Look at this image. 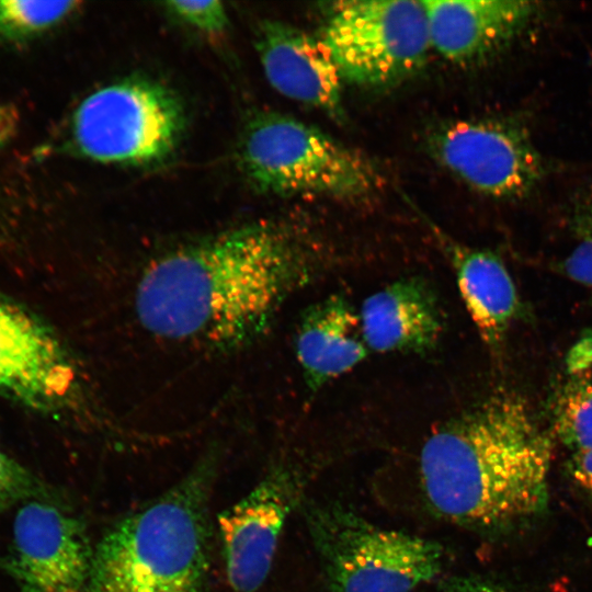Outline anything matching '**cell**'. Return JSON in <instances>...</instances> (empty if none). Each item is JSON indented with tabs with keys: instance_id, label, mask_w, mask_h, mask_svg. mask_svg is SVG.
<instances>
[{
	"instance_id": "603a6c76",
	"label": "cell",
	"mask_w": 592,
	"mask_h": 592,
	"mask_svg": "<svg viewBox=\"0 0 592 592\" xmlns=\"http://www.w3.org/2000/svg\"><path fill=\"white\" fill-rule=\"evenodd\" d=\"M568 469L577 487L592 500V449L573 453Z\"/></svg>"
},
{
	"instance_id": "ac0fdd59",
	"label": "cell",
	"mask_w": 592,
	"mask_h": 592,
	"mask_svg": "<svg viewBox=\"0 0 592 592\" xmlns=\"http://www.w3.org/2000/svg\"><path fill=\"white\" fill-rule=\"evenodd\" d=\"M77 5L76 1L0 0V41L39 35L59 24Z\"/></svg>"
},
{
	"instance_id": "44dd1931",
	"label": "cell",
	"mask_w": 592,
	"mask_h": 592,
	"mask_svg": "<svg viewBox=\"0 0 592 592\" xmlns=\"http://www.w3.org/2000/svg\"><path fill=\"white\" fill-rule=\"evenodd\" d=\"M562 267L569 278L592 291V239H581Z\"/></svg>"
},
{
	"instance_id": "30bf717a",
	"label": "cell",
	"mask_w": 592,
	"mask_h": 592,
	"mask_svg": "<svg viewBox=\"0 0 592 592\" xmlns=\"http://www.w3.org/2000/svg\"><path fill=\"white\" fill-rule=\"evenodd\" d=\"M93 551L78 519L48 497L35 498L18 510L0 568L22 592H82Z\"/></svg>"
},
{
	"instance_id": "cb8c5ba5",
	"label": "cell",
	"mask_w": 592,
	"mask_h": 592,
	"mask_svg": "<svg viewBox=\"0 0 592 592\" xmlns=\"http://www.w3.org/2000/svg\"><path fill=\"white\" fill-rule=\"evenodd\" d=\"M441 592H512L511 590L486 579L474 577L452 578L442 587Z\"/></svg>"
},
{
	"instance_id": "5b68a950",
	"label": "cell",
	"mask_w": 592,
	"mask_h": 592,
	"mask_svg": "<svg viewBox=\"0 0 592 592\" xmlns=\"http://www.w3.org/2000/svg\"><path fill=\"white\" fill-rule=\"evenodd\" d=\"M307 524L331 592H412L441 572V545L341 505L310 508Z\"/></svg>"
},
{
	"instance_id": "8992f818",
	"label": "cell",
	"mask_w": 592,
	"mask_h": 592,
	"mask_svg": "<svg viewBox=\"0 0 592 592\" xmlns=\"http://www.w3.org/2000/svg\"><path fill=\"white\" fill-rule=\"evenodd\" d=\"M185 126L179 96L147 79H125L90 93L76 109L70 135L83 157L144 164L166 158Z\"/></svg>"
},
{
	"instance_id": "ffe728a7",
	"label": "cell",
	"mask_w": 592,
	"mask_h": 592,
	"mask_svg": "<svg viewBox=\"0 0 592 592\" xmlns=\"http://www.w3.org/2000/svg\"><path fill=\"white\" fill-rule=\"evenodd\" d=\"M164 7L172 16L208 35L221 34L228 25V14L220 1H168Z\"/></svg>"
},
{
	"instance_id": "ba28073f",
	"label": "cell",
	"mask_w": 592,
	"mask_h": 592,
	"mask_svg": "<svg viewBox=\"0 0 592 592\" xmlns=\"http://www.w3.org/2000/svg\"><path fill=\"white\" fill-rule=\"evenodd\" d=\"M429 146L459 181L498 200L528 197L546 174L528 128L515 118L444 123L433 130Z\"/></svg>"
},
{
	"instance_id": "5bb4252c",
	"label": "cell",
	"mask_w": 592,
	"mask_h": 592,
	"mask_svg": "<svg viewBox=\"0 0 592 592\" xmlns=\"http://www.w3.org/2000/svg\"><path fill=\"white\" fill-rule=\"evenodd\" d=\"M366 346L378 353H428L443 333V314L428 282L405 277L369 295L358 310Z\"/></svg>"
},
{
	"instance_id": "9a60e30c",
	"label": "cell",
	"mask_w": 592,
	"mask_h": 592,
	"mask_svg": "<svg viewBox=\"0 0 592 592\" xmlns=\"http://www.w3.org/2000/svg\"><path fill=\"white\" fill-rule=\"evenodd\" d=\"M295 352L311 391L353 369L369 352L358 311L340 294L312 304L298 322Z\"/></svg>"
},
{
	"instance_id": "6da1fadb",
	"label": "cell",
	"mask_w": 592,
	"mask_h": 592,
	"mask_svg": "<svg viewBox=\"0 0 592 592\" xmlns=\"http://www.w3.org/2000/svg\"><path fill=\"white\" fill-rule=\"evenodd\" d=\"M311 270V251L292 226L249 223L155 259L137 285V316L160 338L240 351L267 331Z\"/></svg>"
},
{
	"instance_id": "277c9868",
	"label": "cell",
	"mask_w": 592,
	"mask_h": 592,
	"mask_svg": "<svg viewBox=\"0 0 592 592\" xmlns=\"http://www.w3.org/2000/svg\"><path fill=\"white\" fill-rule=\"evenodd\" d=\"M239 159L251 184L275 195L357 201L379 184L375 168L363 156L315 126L280 113L250 118Z\"/></svg>"
},
{
	"instance_id": "d4e9b609",
	"label": "cell",
	"mask_w": 592,
	"mask_h": 592,
	"mask_svg": "<svg viewBox=\"0 0 592 592\" xmlns=\"http://www.w3.org/2000/svg\"><path fill=\"white\" fill-rule=\"evenodd\" d=\"M19 126V113L12 105L0 103V149L15 135Z\"/></svg>"
},
{
	"instance_id": "8fae6325",
	"label": "cell",
	"mask_w": 592,
	"mask_h": 592,
	"mask_svg": "<svg viewBox=\"0 0 592 592\" xmlns=\"http://www.w3.org/2000/svg\"><path fill=\"white\" fill-rule=\"evenodd\" d=\"M294 482L286 469L275 468L219 514L226 574L235 592H255L266 580L295 501Z\"/></svg>"
},
{
	"instance_id": "e0dca14e",
	"label": "cell",
	"mask_w": 592,
	"mask_h": 592,
	"mask_svg": "<svg viewBox=\"0 0 592 592\" xmlns=\"http://www.w3.org/2000/svg\"><path fill=\"white\" fill-rule=\"evenodd\" d=\"M555 431L573 453L592 449V376L577 377L560 391Z\"/></svg>"
},
{
	"instance_id": "7c38bea8",
	"label": "cell",
	"mask_w": 592,
	"mask_h": 592,
	"mask_svg": "<svg viewBox=\"0 0 592 592\" xmlns=\"http://www.w3.org/2000/svg\"><path fill=\"white\" fill-rule=\"evenodd\" d=\"M431 47L468 65L503 50L533 25L543 9L525 0H422Z\"/></svg>"
},
{
	"instance_id": "d6986e66",
	"label": "cell",
	"mask_w": 592,
	"mask_h": 592,
	"mask_svg": "<svg viewBox=\"0 0 592 592\" xmlns=\"http://www.w3.org/2000/svg\"><path fill=\"white\" fill-rule=\"evenodd\" d=\"M44 497L48 496L39 481L0 449V511Z\"/></svg>"
},
{
	"instance_id": "52a82bcc",
	"label": "cell",
	"mask_w": 592,
	"mask_h": 592,
	"mask_svg": "<svg viewBox=\"0 0 592 592\" xmlns=\"http://www.w3.org/2000/svg\"><path fill=\"white\" fill-rule=\"evenodd\" d=\"M319 36L343 80L374 88L415 73L432 48L422 1L333 2Z\"/></svg>"
},
{
	"instance_id": "7a4b0ae2",
	"label": "cell",
	"mask_w": 592,
	"mask_h": 592,
	"mask_svg": "<svg viewBox=\"0 0 592 592\" xmlns=\"http://www.w3.org/2000/svg\"><path fill=\"white\" fill-rule=\"evenodd\" d=\"M553 444L526 402L493 394L424 442L420 478L431 508L478 528L527 521L547 508Z\"/></svg>"
},
{
	"instance_id": "3957f363",
	"label": "cell",
	"mask_w": 592,
	"mask_h": 592,
	"mask_svg": "<svg viewBox=\"0 0 592 592\" xmlns=\"http://www.w3.org/2000/svg\"><path fill=\"white\" fill-rule=\"evenodd\" d=\"M214 456L113 526L82 592H208L207 501Z\"/></svg>"
},
{
	"instance_id": "9c48e42d",
	"label": "cell",
	"mask_w": 592,
	"mask_h": 592,
	"mask_svg": "<svg viewBox=\"0 0 592 592\" xmlns=\"http://www.w3.org/2000/svg\"><path fill=\"white\" fill-rule=\"evenodd\" d=\"M0 394L38 412H76L84 390L73 358L36 316L0 296Z\"/></svg>"
},
{
	"instance_id": "2e32d148",
	"label": "cell",
	"mask_w": 592,
	"mask_h": 592,
	"mask_svg": "<svg viewBox=\"0 0 592 592\" xmlns=\"http://www.w3.org/2000/svg\"><path fill=\"white\" fill-rule=\"evenodd\" d=\"M453 266L464 305L482 341L497 350L520 308L515 285L502 260L489 250L437 232Z\"/></svg>"
},
{
	"instance_id": "7402d4cb",
	"label": "cell",
	"mask_w": 592,
	"mask_h": 592,
	"mask_svg": "<svg viewBox=\"0 0 592 592\" xmlns=\"http://www.w3.org/2000/svg\"><path fill=\"white\" fill-rule=\"evenodd\" d=\"M570 219L581 239H592V184L577 195Z\"/></svg>"
},
{
	"instance_id": "4fadbf2b",
	"label": "cell",
	"mask_w": 592,
	"mask_h": 592,
	"mask_svg": "<svg viewBox=\"0 0 592 592\" xmlns=\"http://www.w3.org/2000/svg\"><path fill=\"white\" fill-rule=\"evenodd\" d=\"M255 48L263 72L280 94L342 115V76L321 39L274 20L259 23Z\"/></svg>"
}]
</instances>
